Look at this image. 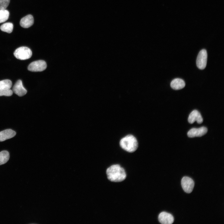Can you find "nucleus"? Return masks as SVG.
Listing matches in <instances>:
<instances>
[{"instance_id":"1","label":"nucleus","mask_w":224,"mask_h":224,"mask_svg":"<svg viewBox=\"0 0 224 224\" xmlns=\"http://www.w3.org/2000/svg\"><path fill=\"white\" fill-rule=\"evenodd\" d=\"M108 179L110 181L119 182L124 180L126 175L124 169L118 164L114 165L106 170Z\"/></svg>"},{"instance_id":"2","label":"nucleus","mask_w":224,"mask_h":224,"mask_svg":"<svg viewBox=\"0 0 224 224\" xmlns=\"http://www.w3.org/2000/svg\"><path fill=\"white\" fill-rule=\"evenodd\" d=\"M121 147L126 151L132 152L135 151L138 147L136 138L132 135H128L123 138L120 141Z\"/></svg>"},{"instance_id":"3","label":"nucleus","mask_w":224,"mask_h":224,"mask_svg":"<svg viewBox=\"0 0 224 224\" xmlns=\"http://www.w3.org/2000/svg\"><path fill=\"white\" fill-rule=\"evenodd\" d=\"M14 55L17 59L24 60L30 58L32 55V52L30 49L26 47H21L17 49L14 53Z\"/></svg>"},{"instance_id":"4","label":"nucleus","mask_w":224,"mask_h":224,"mask_svg":"<svg viewBox=\"0 0 224 224\" xmlns=\"http://www.w3.org/2000/svg\"><path fill=\"white\" fill-rule=\"evenodd\" d=\"M207 59V51L203 49L198 54L196 59V65L198 68L201 70L204 69L206 67Z\"/></svg>"},{"instance_id":"5","label":"nucleus","mask_w":224,"mask_h":224,"mask_svg":"<svg viewBox=\"0 0 224 224\" xmlns=\"http://www.w3.org/2000/svg\"><path fill=\"white\" fill-rule=\"evenodd\" d=\"M47 64L45 62L39 60L31 63L28 66V70L32 72H41L46 69Z\"/></svg>"},{"instance_id":"6","label":"nucleus","mask_w":224,"mask_h":224,"mask_svg":"<svg viewBox=\"0 0 224 224\" xmlns=\"http://www.w3.org/2000/svg\"><path fill=\"white\" fill-rule=\"evenodd\" d=\"M181 184L183 190L187 193H190L192 191L194 185L193 180L187 176L183 177Z\"/></svg>"},{"instance_id":"7","label":"nucleus","mask_w":224,"mask_h":224,"mask_svg":"<svg viewBox=\"0 0 224 224\" xmlns=\"http://www.w3.org/2000/svg\"><path fill=\"white\" fill-rule=\"evenodd\" d=\"M208 131L207 128L202 127L198 128H193L190 129L187 133V135L189 138L200 137L206 134Z\"/></svg>"},{"instance_id":"8","label":"nucleus","mask_w":224,"mask_h":224,"mask_svg":"<svg viewBox=\"0 0 224 224\" xmlns=\"http://www.w3.org/2000/svg\"><path fill=\"white\" fill-rule=\"evenodd\" d=\"M158 219L160 222L162 224H171L174 221L173 216L171 214L165 212L160 213Z\"/></svg>"},{"instance_id":"9","label":"nucleus","mask_w":224,"mask_h":224,"mask_svg":"<svg viewBox=\"0 0 224 224\" xmlns=\"http://www.w3.org/2000/svg\"><path fill=\"white\" fill-rule=\"evenodd\" d=\"M188 121L191 124H193L195 121L198 124H201L203 122V120L199 112L196 110H194L189 114Z\"/></svg>"},{"instance_id":"10","label":"nucleus","mask_w":224,"mask_h":224,"mask_svg":"<svg viewBox=\"0 0 224 224\" xmlns=\"http://www.w3.org/2000/svg\"><path fill=\"white\" fill-rule=\"evenodd\" d=\"M13 91L16 94L19 96H23L26 94L27 91L23 86L22 81L18 80L14 85Z\"/></svg>"},{"instance_id":"11","label":"nucleus","mask_w":224,"mask_h":224,"mask_svg":"<svg viewBox=\"0 0 224 224\" xmlns=\"http://www.w3.org/2000/svg\"><path fill=\"white\" fill-rule=\"evenodd\" d=\"M34 22L33 17L31 15H28L22 18L20 21V25L24 28H28L32 26Z\"/></svg>"},{"instance_id":"12","label":"nucleus","mask_w":224,"mask_h":224,"mask_svg":"<svg viewBox=\"0 0 224 224\" xmlns=\"http://www.w3.org/2000/svg\"><path fill=\"white\" fill-rule=\"evenodd\" d=\"M16 134V132L11 129H7L2 131L0 132V142L12 138Z\"/></svg>"},{"instance_id":"13","label":"nucleus","mask_w":224,"mask_h":224,"mask_svg":"<svg viewBox=\"0 0 224 224\" xmlns=\"http://www.w3.org/2000/svg\"><path fill=\"white\" fill-rule=\"evenodd\" d=\"M170 86L173 89L178 90L182 89L185 86V84L184 81L180 78L173 79L170 83Z\"/></svg>"},{"instance_id":"14","label":"nucleus","mask_w":224,"mask_h":224,"mask_svg":"<svg viewBox=\"0 0 224 224\" xmlns=\"http://www.w3.org/2000/svg\"><path fill=\"white\" fill-rule=\"evenodd\" d=\"M10 157L9 153L7 151H3L0 152V165L6 163Z\"/></svg>"},{"instance_id":"15","label":"nucleus","mask_w":224,"mask_h":224,"mask_svg":"<svg viewBox=\"0 0 224 224\" xmlns=\"http://www.w3.org/2000/svg\"><path fill=\"white\" fill-rule=\"evenodd\" d=\"M13 26L12 23L7 22L2 25L0 27L1 30L7 33H11L13 29Z\"/></svg>"},{"instance_id":"16","label":"nucleus","mask_w":224,"mask_h":224,"mask_svg":"<svg viewBox=\"0 0 224 224\" xmlns=\"http://www.w3.org/2000/svg\"><path fill=\"white\" fill-rule=\"evenodd\" d=\"M9 13L6 9H0V23L6 21L8 18Z\"/></svg>"},{"instance_id":"17","label":"nucleus","mask_w":224,"mask_h":224,"mask_svg":"<svg viewBox=\"0 0 224 224\" xmlns=\"http://www.w3.org/2000/svg\"><path fill=\"white\" fill-rule=\"evenodd\" d=\"M12 81L9 79H5L0 81V89H10L12 87Z\"/></svg>"},{"instance_id":"18","label":"nucleus","mask_w":224,"mask_h":224,"mask_svg":"<svg viewBox=\"0 0 224 224\" xmlns=\"http://www.w3.org/2000/svg\"><path fill=\"white\" fill-rule=\"evenodd\" d=\"M12 91L10 89H0V96H10L12 95Z\"/></svg>"},{"instance_id":"19","label":"nucleus","mask_w":224,"mask_h":224,"mask_svg":"<svg viewBox=\"0 0 224 224\" xmlns=\"http://www.w3.org/2000/svg\"><path fill=\"white\" fill-rule=\"evenodd\" d=\"M10 0H0V9H5L8 6Z\"/></svg>"}]
</instances>
